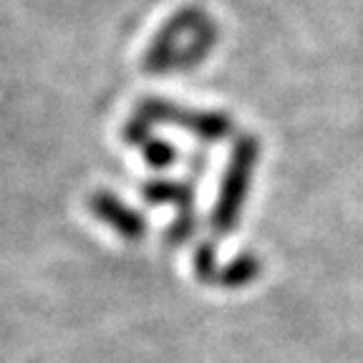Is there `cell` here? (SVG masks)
Here are the masks:
<instances>
[{"mask_svg": "<svg viewBox=\"0 0 363 363\" xmlns=\"http://www.w3.org/2000/svg\"><path fill=\"white\" fill-rule=\"evenodd\" d=\"M91 210L96 212L99 217H106L111 220V225L124 235H136L139 233V222L136 217L131 215L129 210H124L111 194H96V197L91 199Z\"/></svg>", "mask_w": 363, "mask_h": 363, "instance_id": "6da1fadb", "label": "cell"}]
</instances>
